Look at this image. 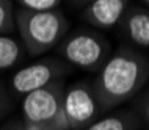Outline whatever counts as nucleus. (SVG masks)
<instances>
[{"label": "nucleus", "instance_id": "2", "mask_svg": "<svg viewBox=\"0 0 149 130\" xmlns=\"http://www.w3.org/2000/svg\"><path fill=\"white\" fill-rule=\"evenodd\" d=\"M21 41L27 54L38 56L54 49L66 35L69 22L66 16L57 10L29 11L21 8L14 13Z\"/></svg>", "mask_w": 149, "mask_h": 130}, {"label": "nucleus", "instance_id": "14", "mask_svg": "<svg viewBox=\"0 0 149 130\" xmlns=\"http://www.w3.org/2000/svg\"><path fill=\"white\" fill-rule=\"evenodd\" d=\"M21 130H42V129H41V127H36V125H31V124L24 122V125H21Z\"/></svg>", "mask_w": 149, "mask_h": 130}, {"label": "nucleus", "instance_id": "4", "mask_svg": "<svg viewBox=\"0 0 149 130\" xmlns=\"http://www.w3.org/2000/svg\"><path fill=\"white\" fill-rule=\"evenodd\" d=\"M107 54L108 44L105 39L93 31H77L61 46V55L68 63L88 71L102 64Z\"/></svg>", "mask_w": 149, "mask_h": 130}, {"label": "nucleus", "instance_id": "1", "mask_svg": "<svg viewBox=\"0 0 149 130\" xmlns=\"http://www.w3.org/2000/svg\"><path fill=\"white\" fill-rule=\"evenodd\" d=\"M149 77V63L132 50H119L104 63L96 79L94 92L102 107H115L141 88Z\"/></svg>", "mask_w": 149, "mask_h": 130}, {"label": "nucleus", "instance_id": "15", "mask_svg": "<svg viewBox=\"0 0 149 130\" xmlns=\"http://www.w3.org/2000/svg\"><path fill=\"white\" fill-rule=\"evenodd\" d=\"M144 115H146V119L149 121V100H148V104H146V110H144Z\"/></svg>", "mask_w": 149, "mask_h": 130}, {"label": "nucleus", "instance_id": "6", "mask_svg": "<svg viewBox=\"0 0 149 130\" xmlns=\"http://www.w3.org/2000/svg\"><path fill=\"white\" fill-rule=\"evenodd\" d=\"M99 111L96 92L86 83H74L63 94V113L69 130H79L94 119Z\"/></svg>", "mask_w": 149, "mask_h": 130}, {"label": "nucleus", "instance_id": "17", "mask_svg": "<svg viewBox=\"0 0 149 130\" xmlns=\"http://www.w3.org/2000/svg\"><path fill=\"white\" fill-rule=\"evenodd\" d=\"M79 2H83V3H85V2H90V3H91L93 0H79Z\"/></svg>", "mask_w": 149, "mask_h": 130}, {"label": "nucleus", "instance_id": "9", "mask_svg": "<svg viewBox=\"0 0 149 130\" xmlns=\"http://www.w3.org/2000/svg\"><path fill=\"white\" fill-rule=\"evenodd\" d=\"M24 56L22 44L11 35H0V71L17 66Z\"/></svg>", "mask_w": 149, "mask_h": 130}, {"label": "nucleus", "instance_id": "3", "mask_svg": "<svg viewBox=\"0 0 149 130\" xmlns=\"http://www.w3.org/2000/svg\"><path fill=\"white\" fill-rule=\"evenodd\" d=\"M63 94L61 83L57 82L24 96V122L41 127L42 130H69L63 113Z\"/></svg>", "mask_w": 149, "mask_h": 130}, {"label": "nucleus", "instance_id": "13", "mask_svg": "<svg viewBox=\"0 0 149 130\" xmlns=\"http://www.w3.org/2000/svg\"><path fill=\"white\" fill-rule=\"evenodd\" d=\"M5 108H6V94H5V91H3L2 85H0V117L5 113Z\"/></svg>", "mask_w": 149, "mask_h": 130}, {"label": "nucleus", "instance_id": "5", "mask_svg": "<svg viewBox=\"0 0 149 130\" xmlns=\"http://www.w3.org/2000/svg\"><path fill=\"white\" fill-rule=\"evenodd\" d=\"M64 71H66V64L60 60H41L14 72L10 80V86L16 94L27 96L33 91L60 82V77Z\"/></svg>", "mask_w": 149, "mask_h": 130}, {"label": "nucleus", "instance_id": "16", "mask_svg": "<svg viewBox=\"0 0 149 130\" xmlns=\"http://www.w3.org/2000/svg\"><path fill=\"white\" fill-rule=\"evenodd\" d=\"M3 130H21V127H16V129H3Z\"/></svg>", "mask_w": 149, "mask_h": 130}, {"label": "nucleus", "instance_id": "11", "mask_svg": "<svg viewBox=\"0 0 149 130\" xmlns=\"http://www.w3.org/2000/svg\"><path fill=\"white\" fill-rule=\"evenodd\" d=\"M86 130H129V122L123 116H107L93 122Z\"/></svg>", "mask_w": 149, "mask_h": 130}, {"label": "nucleus", "instance_id": "8", "mask_svg": "<svg viewBox=\"0 0 149 130\" xmlns=\"http://www.w3.org/2000/svg\"><path fill=\"white\" fill-rule=\"evenodd\" d=\"M124 28L127 36L136 46L149 47V13L146 11H134L127 16Z\"/></svg>", "mask_w": 149, "mask_h": 130}, {"label": "nucleus", "instance_id": "7", "mask_svg": "<svg viewBox=\"0 0 149 130\" xmlns=\"http://www.w3.org/2000/svg\"><path fill=\"white\" fill-rule=\"evenodd\" d=\"M129 0H93L85 11V19L94 27L111 28L126 13Z\"/></svg>", "mask_w": 149, "mask_h": 130}, {"label": "nucleus", "instance_id": "12", "mask_svg": "<svg viewBox=\"0 0 149 130\" xmlns=\"http://www.w3.org/2000/svg\"><path fill=\"white\" fill-rule=\"evenodd\" d=\"M61 0H19L24 10L29 11H52L55 10Z\"/></svg>", "mask_w": 149, "mask_h": 130}, {"label": "nucleus", "instance_id": "18", "mask_svg": "<svg viewBox=\"0 0 149 130\" xmlns=\"http://www.w3.org/2000/svg\"><path fill=\"white\" fill-rule=\"evenodd\" d=\"M143 2H144V3H148V5H149V0H143Z\"/></svg>", "mask_w": 149, "mask_h": 130}, {"label": "nucleus", "instance_id": "10", "mask_svg": "<svg viewBox=\"0 0 149 130\" xmlns=\"http://www.w3.org/2000/svg\"><path fill=\"white\" fill-rule=\"evenodd\" d=\"M16 27L13 2L11 0H0V35H8Z\"/></svg>", "mask_w": 149, "mask_h": 130}]
</instances>
